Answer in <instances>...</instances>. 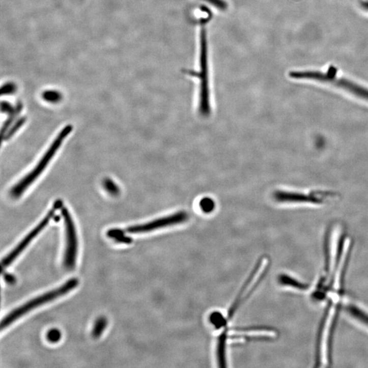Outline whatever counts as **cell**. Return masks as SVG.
<instances>
[{"mask_svg":"<svg viewBox=\"0 0 368 368\" xmlns=\"http://www.w3.org/2000/svg\"><path fill=\"white\" fill-rule=\"evenodd\" d=\"M22 109H23V104H22L21 102H19L16 104L13 112L9 114V118L7 119V120L6 121L5 124H4L3 129H2V134H3V136L5 134V132L9 130V128L11 127L14 122L17 120Z\"/></svg>","mask_w":368,"mask_h":368,"instance_id":"15","label":"cell"},{"mask_svg":"<svg viewBox=\"0 0 368 368\" xmlns=\"http://www.w3.org/2000/svg\"><path fill=\"white\" fill-rule=\"evenodd\" d=\"M335 315V305L329 308L327 317L324 321L320 339L319 358L321 365L326 366L328 363V341L329 334Z\"/></svg>","mask_w":368,"mask_h":368,"instance_id":"9","label":"cell"},{"mask_svg":"<svg viewBox=\"0 0 368 368\" xmlns=\"http://www.w3.org/2000/svg\"><path fill=\"white\" fill-rule=\"evenodd\" d=\"M205 1L209 3L211 5L214 6L217 9L220 10V11H225L228 7V5L224 0H205Z\"/></svg>","mask_w":368,"mask_h":368,"instance_id":"23","label":"cell"},{"mask_svg":"<svg viewBox=\"0 0 368 368\" xmlns=\"http://www.w3.org/2000/svg\"><path fill=\"white\" fill-rule=\"evenodd\" d=\"M228 341L241 344L247 339H269L277 336V332L273 329L262 327H249L243 328L227 329Z\"/></svg>","mask_w":368,"mask_h":368,"instance_id":"7","label":"cell"},{"mask_svg":"<svg viewBox=\"0 0 368 368\" xmlns=\"http://www.w3.org/2000/svg\"><path fill=\"white\" fill-rule=\"evenodd\" d=\"M270 264V260L269 257L263 256L261 257L257 263L252 272L249 275L246 281L243 284L240 291L237 295L234 301L229 307L228 313H227V320L228 321L233 319L239 307L241 306L249 299L250 295L256 290L259 284L263 280L268 270Z\"/></svg>","mask_w":368,"mask_h":368,"instance_id":"3","label":"cell"},{"mask_svg":"<svg viewBox=\"0 0 368 368\" xmlns=\"http://www.w3.org/2000/svg\"><path fill=\"white\" fill-rule=\"evenodd\" d=\"M209 320L216 329H225L227 323H229L227 317L219 311H214L211 313Z\"/></svg>","mask_w":368,"mask_h":368,"instance_id":"13","label":"cell"},{"mask_svg":"<svg viewBox=\"0 0 368 368\" xmlns=\"http://www.w3.org/2000/svg\"><path fill=\"white\" fill-rule=\"evenodd\" d=\"M3 275L6 282L9 284V285H14V284L16 283V277L13 275L5 272L4 269L3 270Z\"/></svg>","mask_w":368,"mask_h":368,"instance_id":"25","label":"cell"},{"mask_svg":"<svg viewBox=\"0 0 368 368\" xmlns=\"http://www.w3.org/2000/svg\"><path fill=\"white\" fill-rule=\"evenodd\" d=\"M346 310L352 317L368 327V314L359 309V307L353 304H347L345 306Z\"/></svg>","mask_w":368,"mask_h":368,"instance_id":"11","label":"cell"},{"mask_svg":"<svg viewBox=\"0 0 368 368\" xmlns=\"http://www.w3.org/2000/svg\"><path fill=\"white\" fill-rule=\"evenodd\" d=\"M278 280L281 285L292 287V288L298 289V290L305 291L308 288L305 284L301 283L300 281L297 280L296 279L293 278L290 275L287 274L279 275Z\"/></svg>","mask_w":368,"mask_h":368,"instance_id":"12","label":"cell"},{"mask_svg":"<svg viewBox=\"0 0 368 368\" xmlns=\"http://www.w3.org/2000/svg\"><path fill=\"white\" fill-rule=\"evenodd\" d=\"M14 108H15V107H13L9 102L7 101L2 102L1 110L3 114H8L9 115L11 112H13Z\"/></svg>","mask_w":368,"mask_h":368,"instance_id":"24","label":"cell"},{"mask_svg":"<svg viewBox=\"0 0 368 368\" xmlns=\"http://www.w3.org/2000/svg\"><path fill=\"white\" fill-rule=\"evenodd\" d=\"M25 117H22V118L18 119V120L14 123L13 125L9 128V130L5 132V134H4L3 136V140H9L10 138L13 137V136L15 135L16 132H17L18 130H19L20 128L23 126V124H25Z\"/></svg>","mask_w":368,"mask_h":368,"instance_id":"17","label":"cell"},{"mask_svg":"<svg viewBox=\"0 0 368 368\" xmlns=\"http://www.w3.org/2000/svg\"><path fill=\"white\" fill-rule=\"evenodd\" d=\"M199 206L203 212L206 214H210L214 210L216 206H215L214 201L212 199L206 197V198L201 199L199 203Z\"/></svg>","mask_w":368,"mask_h":368,"instance_id":"20","label":"cell"},{"mask_svg":"<svg viewBox=\"0 0 368 368\" xmlns=\"http://www.w3.org/2000/svg\"><path fill=\"white\" fill-rule=\"evenodd\" d=\"M103 187L104 190H105L108 194L111 195V196H116L120 194V190L118 185H117L114 181L110 180V179H104L103 181Z\"/></svg>","mask_w":368,"mask_h":368,"instance_id":"18","label":"cell"},{"mask_svg":"<svg viewBox=\"0 0 368 368\" xmlns=\"http://www.w3.org/2000/svg\"><path fill=\"white\" fill-rule=\"evenodd\" d=\"M339 233L337 230L331 232L329 237L328 244H327V271L328 273L332 272L335 266V259H336L337 240L339 239Z\"/></svg>","mask_w":368,"mask_h":368,"instance_id":"10","label":"cell"},{"mask_svg":"<svg viewBox=\"0 0 368 368\" xmlns=\"http://www.w3.org/2000/svg\"><path fill=\"white\" fill-rule=\"evenodd\" d=\"M66 231V249L64 257V265L68 270H72L75 267L78 252V240L75 227L68 209L62 208Z\"/></svg>","mask_w":368,"mask_h":368,"instance_id":"6","label":"cell"},{"mask_svg":"<svg viewBox=\"0 0 368 368\" xmlns=\"http://www.w3.org/2000/svg\"><path fill=\"white\" fill-rule=\"evenodd\" d=\"M207 19H201L200 34V101L199 111L202 116H210V91H209L208 42H207L206 25Z\"/></svg>","mask_w":368,"mask_h":368,"instance_id":"4","label":"cell"},{"mask_svg":"<svg viewBox=\"0 0 368 368\" xmlns=\"http://www.w3.org/2000/svg\"><path fill=\"white\" fill-rule=\"evenodd\" d=\"M72 126L71 125L66 126L62 129L57 137L55 138V139L52 143L51 146L48 149L43 158L40 159L39 163L35 166V168L31 171L27 176L24 177L21 181L18 182L17 184H16L12 188L11 194L13 198H19V196H21L23 194V192L37 180L38 177L42 174L43 171L47 167L50 161L55 156L56 152H58V149L61 146L64 140L67 137L68 134L72 132Z\"/></svg>","mask_w":368,"mask_h":368,"instance_id":"1","label":"cell"},{"mask_svg":"<svg viewBox=\"0 0 368 368\" xmlns=\"http://www.w3.org/2000/svg\"><path fill=\"white\" fill-rule=\"evenodd\" d=\"M61 331L58 329H51L47 333V341L51 343H57L61 339Z\"/></svg>","mask_w":368,"mask_h":368,"instance_id":"21","label":"cell"},{"mask_svg":"<svg viewBox=\"0 0 368 368\" xmlns=\"http://www.w3.org/2000/svg\"><path fill=\"white\" fill-rule=\"evenodd\" d=\"M126 232L122 229H112L107 231V236L110 237L117 242L126 243V244H130L132 242V239L130 237L126 235Z\"/></svg>","mask_w":368,"mask_h":368,"instance_id":"14","label":"cell"},{"mask_svg":"<svg viewBox=\"0 0 368 368\" xmlns=\"http://www.w3.org/2000/svg\"><path fill=\"white\" fill-rule=\"evenodd\" d=\"M188 214L185 212H178L170 216L162 217L156 219L152 222L146 224L135 225L126 229V232L129 233H144L150 231L165 228V227L174 226V225L182 224L188 220Z\"/></svg>","mask_w":368,"mask_h":368,"instance_id":"8","label":"cell"},{"mask_svg":"<svg viewBox=\"0 0 368 368\" xmlns=\"http://www.w3.org/2000/svg\"><path fill=\"white\" fill-rule=\"evenodd\" d=\"M17 90V87L15 84L13 83H9L5 84L3 86L1 89V95H10L15 93Z\"/></svg>","mask_w":368,"mask_h":368,"instance_id":"22","label":"cell"},{"mask_svg":"<svg viewBox=\"0 0 368 368\" xmlns=\"http://www.w3.org/2000/svg\"><path fill=\"white\" fill-rule=\"evenodd\" d=\"M62 206H63V202H62V200H57L54 203L53 208L50 210V212H48L45 218L42 220L41 222L15 247V248L11 252H10L5 258L3 259V261H2L3 269L7 268L15 261V259L19 256L20 254L25 250L26 247L31 243V241L49 224L50 220L55 216L56 211L59 210V209H62Z\"/></svg>","mask_w":368,"mask_h":368,"instance_id":"5","label":"cell"},{"mask_svg":"<svg viewBox=\"0 0 368 368\" xmlns=\"http://www.w3.org/2000/svg\"><path fill=\"white\" fill-rule=\"evenodd\" d=\"M42 96L45 101L50 102V103H58L61 101L62 98V94L59 92L53 91V90H48V91L43 92Z\"/></svg>","mask_w":368,"mask_h":368,"instance_id":"19","label":"cell"},{"mask_svg":"<svg viewBox=\"0 0 368 368\" xmlns=\"http://www.w3.org/2000/svg\"><path fill=\"white\" fill-rule=\"evenodd\" d=\"M106 326H107V320L106 318L104 317L98 318L94 323L93 329H92V337L95 339L100 337L104 329H106Z\"/></svg>","mask_w":368,"mask_h":368,"instance_id":"16","label":"cell"},{"mask_svg":"<svg viewBox=\"0 0 368 368\" xmlns=\"http://www.w3.org/2000/svg\"><path fill=\"white\" fill-rule=\"evenodd\" d=\"M60 216H55V218H54V220L56 221V222H58V221L60 220Z\"/></svg>","mask_w":368,"mask_h":368,"instance_id":"26","label":"cell"},{"mask_svg":"<svg viewBox=\"0 0 368 368\" xmlns=\"http://www.w3.org/2000/svg\"><path fill=\"white\" fill-rule=\"evenodd\" d=\"M78 285V279L76 278L70 279L69 280L64 284L62 287L45 293V294L40 295L39 297H36L32 300L25 303V304L21 305L17 308L14 309L11 313L5 318H4L1 322V330L7 328L9 325H11L14 322L19 319L20 317L26 315V314L32 311V309L36 308V307L40 306V305L45 304L50 301L54 300V299L58 298V297L62 296L69 292V291L73 290Z\"/></svg>","mask_w":368,"mask_h":368,"instance_id":"2","label":"cell"}]
</instances>
